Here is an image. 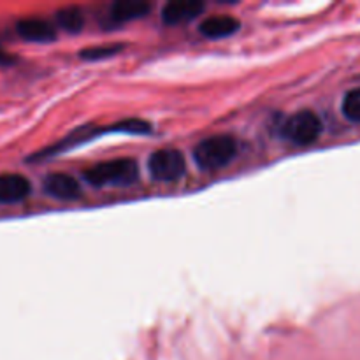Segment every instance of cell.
Listing matches in <instances>:
<instances>
[{"label": "cell", "mask_w": 360, "mask_h": 360, "mask_svg": "<svg viewBox=\"0 0 360 360\" xmlns=\"http://www.w3.org/2000/svg\"><path fill=\"white\" fill-rule=\"evenodd\" d=\"M139 178V167L132 158H116L91 165L83 172V179L91 186H130Z\"/></svg>", "instance_id": "obj_1"}, {"label": "cell", "mask_w": 360, "mask_h": 360, "mask_svg": "<svg viewBox=\"0 0 360 360\" xmlns=\"http://www.w3.org/2000/svg\"><path fill=\"white\" fill-rule=\"evenodd\" d=\"M238 153V143L232 136H213L200 141L193 151L195 164L202 171H218L231 164Z\"/></svg>", "instance_id": "obj_2"}, {"label": "cell", "mask_w": 360, "mask_h": 360, "mask_svg": "<svg viewBox=\"0 0 360 360\" xmlns=\"http://www.w3.org/2000/svg\"><path fill=\"white\" fill-rule=\"evenodd\" d=\"M322 120L313 111H299L281 125V136L295 146H309L322 134Z\"/></svg>", "instance_id": "obj_3"}, {"label": "cell", "mask_w": 360, "mask_h": 360, "mask_svg": "<svg viewBox=\"0 0 360 360\" xmlns=\"http://www.w3.org/2000/svg\"><path fill=\"white\" fill-rule=\"evenodd\" d=\"M341 111L347 116L350 122L360 123V88L350 90L343 98V104H341Z\"/></svg>", "instance_id": "obj_12"}, {"label": "cell", "mask_w": 360, "mask_h": 360, "mask_svg": "<svg viewBox=\"0 0 360 360\" xmlns=\"http://www.w3.org/2000/svg\"><path fill=\"white\" fill-rule=\"evenodd\" d=\"M32 193V185L25 176L16 172L0 174V204H16Z\"/></svg>", "instance_id": "obj_7"}, {"label": "cell", "mask_w": 360, "mask_h": 360, "mask_svg": "<svg viewBox=\"0 0 360 360\" xmlns=\"http://www.w3.org/2000/svg\"><path fill=\"white\" fill-rule=\"evenodd\" d=\"M122 51V46L116 44V46H97V48H88L83 49L79 53V56L83 60H102V58H108V56L115 55V53Z\"/></svg>", "instance_id": "obj_13"}, {"label": "cell", "mask_w": 360, "mask_h": 360, "mask_svg": "<svg viewBox=\"0 0 360 360\" xmlns=\"http://www.w3.org/2000/svg\"><path fill=\"white\" fill-rule=\"evenodd\" d=\"M148 169L155 181H178L186 171V160L178 150H158L148 160Z\"/></svg>", "instance_id": "obj_4"}, {"label": "cell", "mask_w": 360, "mask_h": 360, "mask_svg": "<svg viewBox=\"0 0 360 360\" xmlns=\"http://www.w3.org/2000/svg\"><path fill=\"white\" fill-rule=\"evenodd\" d=\"M56 23L69 34H79L84 28V14L79 7H63L56 13Z\"/></svg>", "instance_id": "obj_11"}, {"label": "cell", "mask_w": 360, "mask_h": 360, "mask_svg": "<svg viewBox=\"0 0 360 360\" xmlns=\"http://www.w3.org/2000/svg\"><path fill=\"white\" fill-rule=\"evenodd\" d=\"M16 32L21 39L30 42H51L56 39V28L46 20L25 18L16 23Z\"/></svg>", "instance_id": "obj_8"}, {"label": "cell", "mask_w": 360, "mask_h": 360, "mask_svg": "<svg viewBox=\"0 0 360 360\" xmlns=\"http://www.w3.org/2000/svg\"><path fill=\"white\" fill-rule=\"evenodd\" d=\"M239 27H241V23L234 16L217 14V16H211L207 20H204L199 25V32L207 39H224L234 35L239 30Z\"/></svg>", "instance_id": "obj_9"}, {"label": "cell", "mask_w": 360, "mask_h": 360, "mask_svg": "<svg viewBox=\"0 0 360 360\" xmlns=\"http://www.w3.org/2000/svg\"><path fill=\"white\" fill-rule=\"evenodd\" d=\"M204 4L199 0H172L162 9V21L165 25H181L202 14Z\"/></svg>", "instance_id": "obj_6"}, {"label": "cell", "mask_w": 360, "mask_h": 360, "mask_svg": "<svg viewBox=\"0 0 360 360\" xmlns=\"http://www.w3.org/2000/svg\"><path fill=\"white\" fill-rule=\"evenodd\" d=\"M150 13V4L143 0H118L111 6V20L115 23H129Z\"/></svg>", "instance_id": "obj_10"}, {"label": "cell", "mask_w": 360, "mask_h": 360, "mask_svg": "<svg viewBox=\"0 0 360 360\" xmlns=\"http://www.w3.org/2000/svg\"><path fill=\"white\" fill-rule=\"evenodd\" d=\"M42 188L49 197L58 200H76L81 195V186L77 179L63 172H53L46 176Z\"/></svg>", "instance_id": "obj_5"}]
</instances>
